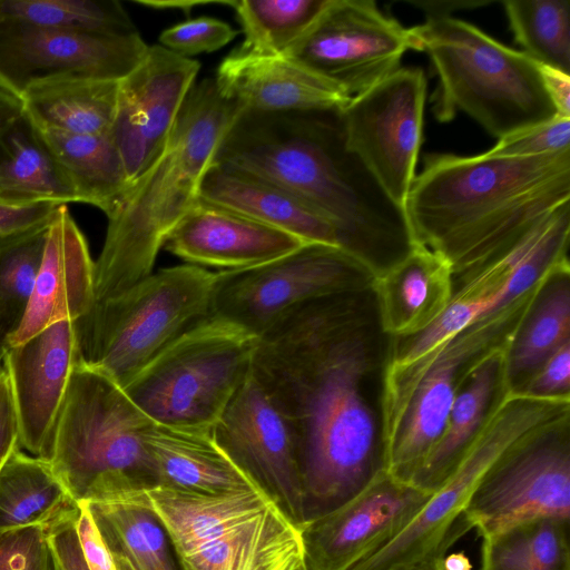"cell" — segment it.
Segmentation results:
<instances>
[{
  "label": "cell",
  "instance_id": "cell-1",
  "mask_svg": "<svg viewBox=\"0 0 570 570\" xmlns=\"http://www.w3.org/2000/svg\"><path fill=\"white\" fill-rule=\"evenodd\" d=\"M391 342L372 287L315 298L257 338L250 371L294 434L304 523L386 472L382 392Z\"/></svg>",
  "mask_w": 570,
  "mask_h": 570
},
{
  "label": "cell",
  "instance_id": "cell-2",
  "mask_svg": "<svg viewBox=\"0 0 570 570\" xmlns=\"http://www.w3.org/2000/svg\"><path fill=\"white\" fill-rule=\"evenodd\" d=\"M214 161L268 181L323 215L340 246L382 274L416 245L394 203L345 144L340 110H242Z\"/></svg>",
  "mask_w": 570,
  "mask_h": 570
},
{
  "label": "cell",
  "instance_id": "cell-3",
  "mask_svg": "<svg viewBox=\"0 0 570 570\" xmlns=\"http://www.w3.org/2000/svg\"><path fill=\"white\" fill-rule=\"evenodd\" d=\"M570 202V150L529 157L425 156L404 210L416 245L451 266L453 288Z\"/></svg>",
  "mask_w": 570,
  "mask_h": 570
},
{
  "label": "cell",
  "instance_id": "cell-4",
  "mask_svg": "<svg viewBox=\"0 0 570 570\" xmlns=\"http://www.w3.org/2000/svg\"><path fill=\"white\" fill-rule=\"evenodd\" d=\"M242 110L222 95L214 78L193 86L160 155L107 217L104 246L95 262V303L153 274L167 237L198 203L217 148Z\"/></svg>",
  "mask_w": 570,
  "mask_h": 570
},
{
  "label": "cell",
  "instance_id": "cell-5",
  "mask_svg": "<svg viewBox=\"0 0 570 570\" xmlns=\"http://www.w3.org/2000/svg\"><path fill=\"white\" fill-rule=\"evenodd\" d=\"M413 30L439 79L431 102L440 122L462 111L501 139L558 115L538 63L524 52L451 16L428 17Z\"/></svg>",
  "mask_w": 570,
  "mask_h": 570
},
{
  "label": "cell",
  "instance_id": "cell-6",
  "mask_svg": "<svg viewBox=\"0 0 570 570\" xmlns=\"http://www.w3.org/2000/svg\"><path fill=\"white\" fill-rule=\"evenodd\" d=\"M153 423L116 382L78 361L45 460L77 503L108 500L154 483L145 444Z\"/></svg>",
  "mask_w": 570,
  "mask_h": 570
},
{
  "label": "cell",
  "instance_id": "cell-7",
  "mask_svg": "<svg viewBox=\"0 0 570 570\" xmlns=\"http://www.w3.org/2000/svg\"><path fill=\"white\" fill-rule=\"evenodd\" d=\"M406 364L387 362L382 392L386 472L409 482L443 434L459 382L482 354L511 343L541 282Z\"/></svg>",
  "mask_w": 570,
  "mask_h": 570
},
{
  "label": "cell",
  "instance_id": "cell-8",
  "mask_svg": "<svg viewBox=\"0 0 570 570\" xmlns=\"http://www.w3.org/2000/svg\"><path fill=\"white\" fill-rule=\"evenodd\" d=\"M215 277L196 265L173 266L94 303L75 321L78 361L124 387L171 342L209 316Z\"/></svg>",
  "mask_w": 570,
  "mask_h": 570
},
{
  "label": "cell",
  "instance_id": "cell-9",
  "mask_svg": "<svg viewBox=\"0 0 570 570\" xmlns=\"http://www.w3.org/2000/svg\"><path fill=\"white\" fill-rule=\"evenodd\" d=\"M256 344L240 327L208 316L121 389L154 423L213 429L250 373Z\"/></svg>",
  "mask_w": 570,
  "mask_h": 570
},
{
  "label": "cell",
  "instance_id": "cell-10",
  "mask_svg": "<svg viewBox=\"0 0 570 570\" xmlns=\"http://www.w3.org/2000/svg\"><path fill=\"white\" fill-rule=\"evenodd\" d=\"M570 417V399H543L504 390L449 479L392 541L351 570H405L448 551L472 529L466 502L484 472L519 442Z\"/></svg>",
  "mask_w": 570,
  "mask_h": 570
},
{
  "label": "cell",
  "instance_id": "cell-11",
  "mask_svg": "<svg viewBox=\"0 0 570 570\" xmlns=\"http://www.w3.org/2000/svg\"><path fill=\"white\" fill-rule=\"evenodd\" d=\"M373 279L342 248L306 243L266 264L216 273L209 316L259 338L295 308L318 297L371 288Z\"/></svg>",
  "mask_w": 570,
  "mask_h": 570
},
{
  "label": "cell",
  "instance_id": "cell-12",
  "mask_svg": "<svg viewBox=\"0 0 570 570\" xmlns=\"http://www.w3.org/2000/svg\"><path fill=\"white\" fill-rule=\"evenodd\" d=\"M407 50L419 51L405 28L370 0H328L309 28L282 56L352 98L401 68Z\"/></svg>",
  "mask_w": 570,
  "mask_h": 570
},
{
  "label": "cell",
  "instance_id": "cell-13",
  "mask_svg": "<svg viewBox=\"0 0 570 570\" xmlns=\"http://www.w3.org/2000/svg\"><path fill=\"white\" fill-rule=\"evenodd\" d=\"M426 86L421 68L401 67L340 110L347 148L402 208L415 177Z\"/></svg>",
  "mask_w": 570,
  "mask_h": 570
},
{
  "label": "cell",
  "instance_id": "cell-14",
  "mask_svg": "<svg viewBox=\"0 0 570 570\" xmlns=\"http://www.w3.org/2000/svg\"><path fill=\"white\" fill-rule=\"evenodd\" d=\"M464 514L481 537L528 518L570 517V417L499 456L475 485Z\"/></svg>",
  "mask_w": 570,
  "mask_h": 570
},
{
  "label": "cell",
  "instance_id": "cell-15",
  "mask_svg": "<svg viewBox=\"0 0 570 570\" xmlns=\"http://www.w3.org/2000/svg\"><path fill=\"white\" fill-rule=\"evenodd\" d=\"M148 47L139 33L88 35L0 19V89L21 99L32 86L60 78L120 80Z\"/></svg>",
  "mask_w": 570,
  "mask_h": 570
},
{
  "label": "cell",
  "instance_id": "cell-16",
  "mask_svg": "<svg viewBox=\"0 0 570 570\" xmlns=\"http://www.w3.org/2000/svg\"><path fill=\"white\" fill-rule=\"evenodd\" d=\"M212 432L228 455L302 525L304 495L296 441L252 371Z\"/></svg>",
  "mask_w": 570,
  "mask_h": 570
},
{
  "label": "cell",
  "instance_id": "cell-17",
  "mask_svg": "<svg viewBox=\"0 0 570 570\" xmlns=\"http://www.w3.org/2000/svg\"><path fill=\"white\" fill-rule=\"evenodd\" d=\"M199 68L197 60L154 45L118 81L110 135L130 184L164 149Z\"/></svg>",
  "mask_w": 570,
  "mask_h": 570
},
{
  "label": "cell",
  "instance_id": "cell-18",
  "mask_svg": "<svg viewBox=\"0 0 570 570\" xmlns=\"http://www.w3.org/2000/svg\"><path fill=\"white\" fill-rule=\"evenodd\" d=\"M431 494L381 474L352 500L302 525L303 570H351L397 537Z\"/></svg>",
  "mask_w": 570,
  "mask_h": 570
},
{
  "label": "cell",
  "instance_id": "cell-19",
  "mask_svg": "<svg viewBox=\"0 0 570 570\" xmlns=\"http://www.w3.org/2000/svg\"><path fill=\"white\" fill-rule=\"evenodd\" d=\"M77 362L75 321L58 322L22 344L3 347L20 446L29 454L46 458Z\"/></svg>",
  "mask_w": 570,
  "mask_h": 570
},
{
  "label": "cell",
  "instance_id": "cell-20",
  "mask_svg": "<svg viewBox=\"0 0 570 570\" xmlns=\"http://www.w3.org/2000/svg\"><path fill=\"white\" fill-rule=\"evenodd\" d=\"M95 303V262L67 205L51 219L32 294L19 327L4 346H16L62 321H77Z\"/></svg>",
  "mask_w": 570,
  "mask_h": 570
},
{
  "label": "cell",
  "instance_id": "cell-21",
  "mask_svg": "<svg viewBox=\"0 0 570 570\" xmlns=\"http://www.w3.org/2000/svg\"><path fill=\"white\" fill-rule=\"evenodd\" d=\"M304 244L294 235L198 200L164 247L190 265L223 272L266 264Z\"/></svg>",
  "mask_w": 570,
  "mask_h": 570
},
{
  "label": "cell",
  "instance_id": "cell-22",
  "mask_svg": "<svg viewBox=\"0 0 570 570\" xmlns=\"http://www.w3.org/2000/svg\"><path fill=\"white\" fill-rule=\"evenodd\" d=\"M118 495L130 498L155 517L175 556L209 541L277 504L263 489L207 493L150 483L131 485L116 497Z\"/></svg>",
  "mask_w": 570,
  "mask_h": 570
},
{
  "label": "cell",
  "instance_id": "cell-23",
  "mask_svg": "<svg viewBox=\"0 0 570 570\" xmlns=\"http://www.w3.org/2000/svg\"><path fill=\"white\" fill-rule=\"evenodd\" d=\"M216 85L243 110L262 112L341 110L350 101L333 85L283 57L232 52L219 65Z\"/></svg>",
  "mask_w": 570,
  "mask_h": 570
},
{
  "label": "cell",
  "instance_id": "cell-24",
  "mask_svg": "<svg viewBox=\"0 0 570 570\" xmlns=\"http://www.w3.org/2000/svg\"><path fill=\"white\" fill-rule=\"evenodd\" d=\"M510 343L478 357L462 375L436 445L422 462L410 483L435 492L454 472L505 387V356Z\"/></svg>",
  "mask_w": 570,
  "mask_h": 570
},
{
  "label": "cell",
  "instance_id": "cell-25",
  "mask_svg": "<svg viewBox=\"0 0 570 570\" xmlns=\"http://www.w3.org/2000/svg\"><path fill=\"white\" fill-rule=\"evenodd\" d=\"M175 558L180 570H303L302 525L274 504Z\"/></svg>",
  "mask_w": 570,
  "mask_h": 570
},
{
  "label": "cell",
  "instance_id": "cell-26",
  "mask_svg": "<svg viewBox=\"0 0 570 570\" xmlns=\"http://www.w3.org/2000/svg\"><path fill=\"white\" fill-rule=\"evenodd\" d=\"M382 330L391 337L415 335L431 325L453 295L450 264L429 248L415 245L395 265L373 279Z\"/></svg>",
  "mask_w": 570,
  "mask_h": 570
},
{
  "label": "cell",
  "instance_id": "cell-27",
  "mask_svg": "<svg viewBox=\"0 0 570 570\" xmlns=\"http://www.w3.org/2000/svg\"><path fill=\"white\" fill-rule=\"evenodd\" d=\"M199 200L298 237L305 243L340 247L333 225L288 191L245 171L214 161L199 190Z\"/></svg>",
  "mask_w": 570,
  "mask_h": 570
},
{
  "label": "cell",
  "instance_id": "cell-28",
  "mask_svg": "<svg viewBox=\"0 0 570 570\" xmlns=\"http://www.w3.org/2000/svg\"><path fill=\"white\" fill-rule=\"evenodd\" d=\"M145 444L154 483L207 493L262 489L217 443L212 429L153 423Z\"/></svg>",
  "mask_w": 570,
  "mask_h": 570
},
{
  "label": "cell",
  "instance_id": "cell-29",
  "mask_svg": "<svg viewBox=\"0 0 570 570\" xmlns=\"http://www.w3.org/2000/svg\"><path fill=\"white\" fill-rule=\"evenodd\" d=\"M80 203L79 195L23 114L0 132V204Z\"/></svg>",
  "mask_w": 570,
  "mask_h": 570
},
{
  "label": "cell",
  "instance_id": "cell-30",
  "mask_svg": "<svg viewBox=\"0 0 570 570\" xmlns=\"http://www.w3.org/2000/svg\"><path fill=\"white\" fill-rule=\"evenodd\" d=\"M118 81L67 77L35 85L21 97L23 114L38 129L75 135L109 132Z\"/></svg>",
  "mask_w": 570,
  "mask_h": 570
},
{
  "label": "cell",
  "instance_id": "cell-31",
  "mask_svg": "<svg viewBox=\"0 0 570 570\" xmlns=\"http://www.w3.org/2000/svg\"><path fill=\"white\" fill-rule=\"evenodd\" d=\"M79 505L50 463L16 449L0 469V531L39 525L50 531L77 519Z\"/></svg>",
  "mask_w": 570,
  "mask_h": 570
},
{
  "label": "cell",
  "instance_id": "cell-32",
  "mask_svg": "<svg viewBox=\"0 0 570 570\" xmlns=\"http://www.w3.org/2000/svg\"><path fill=\"white\" fill-rule=\"evenodd\" d=\"M570 342V264L553 268L511 341L504 381L518 391L560 346Z\"/></svg>",
  "mask_w": 570,
  "mask_h": 570
},
{
  "label": "cell",
  "instance_id": "cell-33",
  "mask_svg": "<svg viewBox=\"0 0 570 570\" xmlns=\"http://www.w3.org/2000/svg\"><path fill=\"white\" fill-rule=\"evenodd\" d=\"M80 203L98 207L108 217L130 188L119 150L109 132L75 135L39 129Z\"/></svg>",
  "mask_w": 570,
  "mask_h": 570
},
{
  "label": "cell",
  "instance_id": "cell-34",
  "mask_svg": "<svg viewBox=\"0 0 570 570\" xmlns=\"http://www.w3.org/2000/svg\"><path fill=\"white\" fill-rule=\"evenodd\" d=\"M570 517L538 515L482 535L480 570H570Z\"/></svg>",
  "mask_w": 570,
  "mask_h": 570
},
{
  "label": "cell",
  "instance_id": "cell-35",
  "mask_svg": "<svg viewBox=\"0 0 570 570\" xmlns=\"http://www.w3.org/2000/svg\"><path fill=\"white\" fill-rule=\"evenodd\" d=\"M115 560L126 570H180L155 517L126 495L88 502Z\"/></svg>",
  "mask_w": 570,
  "mask_h": 570
},
{
  "label": "cell",
  "instance_id": "cell-36",
  "mask_svg": "<svg viewBox=\"0 0 570 570\" xmlns=\"http://www.w3.org/2000/svg\"><path fill=\"white\" fill-rule=\"evenodd\" d=\"M328 0H233L244 40L233 52L282 56L309 28Z\"/></svg>",
  "mask_w": 570,
  "mask_h": 570
},
{
  "label": "cell",
  "instance_id": "cell-37",
  "mask_svg": "<svg viewBox=\"0 0 570 570\" xmlns=\"http://www.w3.org/2000/svg\"><path fill=\"white\" fill-rule=\"evenodd\" d=\"M0 19L88 35L138 33L116 0H0Z\"/></svg>",
  "mask_w": 570,
  "mask_h": 570
},
{
  "label": "cell",
  "instance_id": "cell-38",
  "mask_svg": "<svg viewBox=\"0 0 570 570\" xmlns=\"http://www.w3.org/2000/svg\"><path fill=\"white\" fill-rule=\"evenodd\" d=\"M503 8L522 52L538 63L570 75V2L505 0Z\"/></svg>",
  "mask_w": 570,
  "mask_h": 570
},
{
  "label": "cell",
  "instance_id": "cell-39",
  "mask_svg": "<svg viewBox=\"0 0 570 570\" xmlns=\"http://www.w3.org/2000/svg\"><path fill=\"white\" fill-rule=\"evenodd\" d=\"M50 224V223H49ZM49 224L0 239V352L26 314Z\"/></svg>",
  "mask_w": 570,
  "mask_h": 570
},
{
  "label": "cell",
  "instance_id": "cell-40",
  "mask_svg": "<svg viewBox=\"0 0 570 570\" xmlns=\"http://www.w3.org/2000/svg\"><path fill=\"white\" fill-rule=\"evenodd\" d=\"M0 570H60L49 531L39 525L0 531Z\"/></svg>",
  "mask_w": 570,
  "mask_h": 570
},
{
  "label": "cell",
  "instance_id": "cell-41",
  "mask_svg": "<svg viewBox=\"0 0 570 570\" xmlns=\"http://www.w3.org/2000/svg\"><path fill=\"white\" fill-rule=\"evenodd\" d=\"M238 33L228 23L212 17H198L164 30L159 42L164 48L188 57L216 51Z\"/></svg>",
  "mask_w": 570,
  "mask_h": 570
},
{
  "label": "cell",
  "instance_id": "cell-42",
  "mask_svg": "<svg viewBox=\"0 0 570 570\" xmlns=\"http://www.w3.org/2000/svg\"><path fill=\"white\" fill-rule=\"evenodd\" d=\"M570 150V118H554L498 139L485 154L492 157H529Z\"/></svg>",
  "mask_w": 570,
  "mask_h": 570
},
{
  "label": "cell",
  "instance_id": "cell-43",
  "mask_svg": "<svg viewBox=\"0 0 570 570\" xmlns=\"http://www.w3.org/2000/svg\"><path fill=\"white\" fill-rule=\"evenodd\" d=\"M517 392L543 399H570V342L553 352Z\"/></svg>",
  "mask_w": 570,
  "mask_h": 570
},
{
  "label": "cell",
  "instance_id": "cell-44",
  "mask_svg": "<svg viewBox=\"0 0 570 570\" xmlns=\"http://www.w3.org/2000/svg\"><path fill=\"white\" fill-rule=\"evenodd\" d=\"M78 505L76 532L87 569L118 570L115 557L98 528L88 502H79Z\"/></svg>",
  "mask_w": 570,
  "mask_h": 570
},
{
  "label": "cell",
  "instance_id": "cell-45",
  "mask_svg": "<svg viewBox=\"0 0 570 570\" xmlns=\"http://www.w3.org/2000/svg\"><path fill=\"white\" fill-rule=\"evenodd\" d=\"M59 206L55 203L28 206L0 204V239L49 224Z\"/></svg>",
  "mask_w": 570,
  "mask_h": 570
},
{
  "label": "cell",
  "instance_id": "cell-46",
  "mask_svg": "<svg viewBox=\"0 0 570 570\" xmlns=\"http://www.w3.org/2000/svg\"><path fill=\"white\" fill-rule=\"evenodd\" d=\"M20 446L19 425L8 374L0 367V469Z\"/></svg>",
  "mask_w": 570,
  "mask_h": 570
},
{
  "label": "cell",
  "instance_id": "cell-47",
  "mask_svg": "<svg viewBox=\"0 0 570 570\" xmlns=\"http://www.w3.org/2000/svg\"><path fill=\"white\" fill-rule=\"evenodd\" d=\"M76 520L61 522L49 531V541L61 570H88L76 532Z\"/></svg>",
  "mask_w": 570,
  "mask_h": 570
},
{
  "label": "cell",
  "instance_id": "cell-48",
  "mask_svg": "<svg viewBox=\"0 0 570 570\" xmlns=\"http://www.w3.org/2000/svg\"><path fill=\"white\" fill-rule=\"evenodd\" d=\"M538 67L544 89L557 114L570 118V75L541 63H538Z\"/></svg>",
  "mask_w": 570,
  "mask_h": 570
},
{
  "label": "cell",
  "instance_id": "cell-49",
  "mask_svg": "<svg viewBox=\"0 0 570 570\" xmlns=\"http://www.w3.org/2000/svg\"><path fill=\"white\" fill-rule=\"evenodd\" d=\"M411 3L428 13V17H448L456 10L474 9L488 6L491 1H411Z\"/></svg>",
  "mask_w": 570,
  "mask_h": 570
},
{
  "label": "cell",
  "instance_id": "cell-50",
  "mask_svg": "<svg viewBox=\"0 0 570 570\" xmlns=\"http://www.w3.org/2000/svg\"><path fill=\"white\" fill-rule=\"evenodd\" d=\"M23 111L22 100L0 89V132Z\"/></svg>",
  "mask_w": 570,
  "mask_h": 570
},
{
  "label": "cell",
  "instance_id": "cell-51",
  "mask_svg": "<svg viewBox=\"0 0 570 570\" xmlns=\"http://www.w3.org/2000/svg\"><path fill=\"white\" fill-rule=\"evenodd\" d=\"M443 568L444 570H472V564L463 552H453L444 557Z\"/></svg>",
  "mask_w": 570,
  "mask_h": 570
},
{
  "label": "cell",
  "instance_id": "cell-52",
  "mask_svg": "<svg viewBox=\"0 0 570 570\" xmlns=\"http://www.w3.org/2000/svg\"><path fill=\"white\" fill-rule=\"evenodd\" d=\"M448 553H434L425 557L405 570H444L443 559Z\"/></svg>",
  "mask_w": 570,
  "mask_h": 570
},
{
  "label": "cell",
  "instance_id": "cell-53",
  "mask_svg": "<svg viewBox=\"0 0 570 570\" xmlns=\"http://www.w3.org/2000/svg\"><path fill=\"white\" fill-rule=\"evenodd\" d=\"M117 563V567H118V570H126L121 564H119L118 562Z\"/></svg>",
  "mask_w": 570,
  "mask_h": 570
},
{
  "label": "cell",
  "instance_id": "cell-54",
  "mask_svg": "<svg viewBox=\"0 0 570 570\" xmlns=\"http://www.w3.org/2000/svg\"><path fill=\"white\" fill-rule=\"evenodd\" d=\"M2 366V353L0 352V367Z\"/></svg>",
  "mask_w": 570,
  "mask_h": 570
},
{
  "label": "cell",
  "instance_id": "cell-55",
  "mask_svg": "<svg viewBox=\"0 0 570 570\" xmlns=\"http://www.w3.org/2000/svg\"><path fill=\"white\" fill-rule=\"evenodd\" d=\"M60 568V567H59ZM61 570V569H60Z\"/></svg>",
  "mask_w": 570,
  "mask_h": 570
}]
</instances>
